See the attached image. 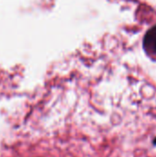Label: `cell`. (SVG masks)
<instances>
[{
	"label": "cell",
	"mask_w": 156,
	"mask_h": 157,
	"mask_svg": "<svg viewBox=\"0 0 156 157\" xmlns=\"http://www.w3.org/2000/svg\"><path fill=\"white\" fill-rule=\"evenodd\" d=\"M143 47L145 51L153 55H156V26L153 27L144 36Z\"/></svg>",
	"instance_id": "obj_1"
},
{
	"label": "cell",
	"mask_w": 156,
	"mask_h": 157,
	"mask_svg": "<svg viewBox=\"0 0 156 157\" xmlns=\"http://www.w3.org/2000/svg\"><path fill=\"white\" fill-rule=\"evenodd\" d=\"M153 143H154V145H156V138L154 140V142H153Z\"/></svg>",
	"instance_id": "obj_2"
}]
</instances>
